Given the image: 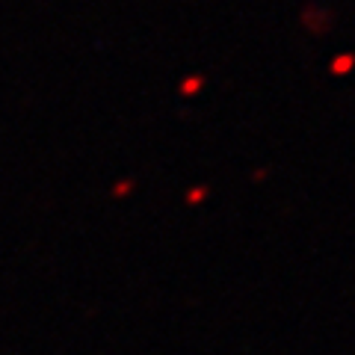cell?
I'll return each mask as SVG.
<instances>
[{"label": "cell", "instance_id": "1", "mask_svg": "<svg viewBox=\"0 0 355 355\" xmlns=\"http://www.w3.org/2000/svg\"><path fill=\"white\" fill-rule=\"evenodd\" d=\"M329 71L335 74V77H343V74L355 71V53H352V51L335 53V57H331V62H329Z\"/></svg>", "mask_w": 355, "mask_h": 355}, {"label": "cell", "instance_id": "2", "mask_svg": "<svg viewBox=\"0 0 355 355\" xmlns=\"http://www.w3.org/2000/svg\"><path fill=\"white\" fill-rule=\"evenodd\" d=\"M205 89V74H187L181 86H178V95H184V98H193L198 95Z\"/></svg>", "mask_w": 355, "mask_h": 355}]
</instances>
